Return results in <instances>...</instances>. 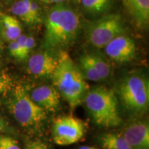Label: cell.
<instances>
[{"label":"cell","instance_id":"484cf974","mask_svg":"<svg viewBox=\"0 0 149 149\" xmlns=\"http://www.w3.org/2000/svg\"><path fill=\"white\" fill-rule=\"evenodd\" d=\"M6 128V124L4 122V120H3L2 117L0 116V132L4 131Z\"/></svg>","mask_w":149,"mask_h":149},{"label":"cell","instance_id":"ffe728a7","mask_svg":"<svg viewBox=\"0 0 149 149\" xmlns=\"http://www.w3.org/2000/svg\"><path fill=\"white\" fill-rule=\"evenodd\" d=\"M0 149H21L17 141L10 136L0 135Z\"/></svg>","mask_w":149,"mask_h":149},{"label":"cell","instance_id":"4316f807","mask_svg":"<svg viewBox=\"0 0 149 149\" xmlns=\"http://www.w3.org/2000/svg\"><path fill=\"white\" fill-rule=\"evenodd\" d=\"M79 149H98V148H95V147H92V146H81L79 147Z\"/></svg>","mask_w":149,"mask_h":149},{"label":"cell","instance_id":"ac0fdd59","mask_svg":"<svg viewBox=\"0 0 149 149\" xmlns=\"http://www.w3.org/2000/svg\"><path fill=\"white\" fill-rule=\"evenodd\" d=\"M11 12L15 15L21 19L22 21L29 25H34V22L28 8L26 3L24 0H19L11 6Z\"/></svg>","mask_w":149,"mask_h":149},{"label":"cell","instance_id":"603a6c76","mask_svg":"<svg viewBox=\"0 0 149 149\" xmlns=\"http://www.w3.org/2000/svg\"><path fill=\"white\" fill-rule=\"evenodd\" d=\"M35 46V41L34 37L32 36H27L26 39L25 45H24V57L25 59L27 58L30 52L33 50Z\"/></svg>","mask_w":149,"mask_h":149},{"label":"cell","instance_id":"9a60e30c","mask_svg":"<svg viewBox=\"0 0 149 149\" xmlns=\"http://www.w3.org/2000/svg\"><path fill=\"white\" fill-rule=\"evenodd\" d=\"M84 10L88 14L99 15L111 8L113 0H79Z\"/></svg>","mask_w":149,"mask_h":149},{"label":"cell","instance_id":"5b68a950","mask_svg":"<svg viewBox=\"0 0 149 149\" xmlns=\"http://www.w3.org/2000/svg\"><path fill=\"white\" fill-rule=\"evenodd\" d=\"M119 94L124 108L134 115H141L148 111L149 84L138 74H130L121 81Z\"/></svg>","mask_w":149,"mask_h":149},{"label":"cell","instance_id":"4fadbf2b","mask_svg":"<svg viewBox=\"0 0 149 149\" xmlns=\"http://www.w3.org/2000/svg\"><path fill=\"white\" fill-rule=\"evenodd\" d=\"M0 24L3 37L8 41L16 40L22 35V25L15 17L0 13Z\"/></svg>","mask_w":149,"mask_h":149},{"label":"cell","instance_id":"6da1fadb","mask_svg":"<svg viewBox=\"0 0 149 149\" xmlns=\"http://www.w3.org/2000/svg\"><path fill=\"white\" fill-rule=\"evenodd\" d=\"M45 29L43 46L46 50L55 51L75 40L79 29V17L69 6L57 3L48 12Z\"/></svg>","mask_w":149,"mask_h":149},{"label":"cell","instance_id":"8992f818","mask_svg":"<svg viewBox=\"0 0 149 149\" xmlns=\"http://www.w3.org/2000/svg\"><path fill=\"white\" fill-rule=\"evenodd\" d=\"M124 26L119 14L112 13L101 17L88 26L87 39L96 48H104L112 40L124 35Z\"/></svg>","mask_w":149,"mask_h":149},{"label":"cell","instance_id":"ba28073f","mask_svg":"<svg viewBox=\"0 0 149 149\" xmlns=\"http://www.w3.org/2000/svg\"><path fill=\"white\" fill-rule=\"evenodd\" d=\"M59 54L44 50L31 56L28 61V71L35 77H51L57 68Z\"/></svg>","mask_w":149,"mask_h":149},{"label":"cell","instance_id":"277c9868","mask_svg":"<svg viewBox=\"0 0 149 149\" xmlns=\"http://www.w3.org/2000/svg\"><path fill=\"white\" fill-rule=\"evenodd\" d=\"M7 105L17 122L24 128H39L46 119V111L33 101L22 85L15 87Z\"/></svg>","mask_w":149,"mask_h":149},{"label":"cell","instance_id":"7402d4cb","mask_svg":"<svg viewBox=\"0 0 149 149\" xmlns=\"http://www.w3.org/2000/svg\"><path fill=\"white\" fill-rule=\"evenodd\" d=\"M9 51L11 56L15 57V58L22 60V53L20 48L19 47V45L16 40L10 42L9 44Z\"/></svg>","mask_w":149,"mask_h":149},{"label":"cell","instance_id":"f1b7e54d","mask_svg":"<svg viewBox=\"0 0 149 149\" xmlns=\"http://www.w3.org/2000/svg\"><path fill=\"white\" fill-rule=\"evenodd\" d=\"M72 1H73L74 2H75V3H79V0H72Z\"/></svg>","mask_w":149,"mask_h":149},{"label":"cell","instance_id":"44dd1931","mask_svg":"<svg viewBox=\"0 0 149 149\" xmlns=\"http://www.w3.org/2000/svg\"><path fill=\"white\" fill-rule=\"evenodd\" d=\"M13 86V79L8 73L0 72V96Z\"/></svg>","mask_w":149,"mask_h":149},{"label":"cell","instance_id":"e0dca14e","mask_svg":"<svg viewBox=\"0 0 149 149\" xmlns=\"http://www.w3.org/2000/svg\"><path fill=\"white\" fill-rule=\"evenodd\" d=\"M91 59L98 75L101 80H104L109 77L111 73V66L107 59L98 53H90Z\"/></svg>","mask_w":149,"mask_h":149},{"label":"cell","instance_id":"7c38bea8","mask_svg":"<svg viewBox=\"0 0 149 149\" xmlns=\"http://www.w3.org/2000/svg\"><path fill=\"white\" fill-rule=\"evenodd\" d=\"M130 17L137 27L146 29L149 24V0H122Z\"/></svg>","mask_w":149,"mask_h":149},{"label":"cell","instance_id":"9c48e42d","mask_svg":"<svg viewBox=\"0 0 149 149\" xmlns=\"http://www.w3.org/2000/svg\"><path fill=\"white\" fill-rule=\"evenodd\" d=\"M120 134L131 149H149V126L146 120L135 119L128 122Z\"/></svg>","mask_w":149,"mask_h":149},{"label":"cell","instance_id":"d4e9b609","mask_svg":"<svg viewBox=\"0 0 149 149\" xmlns=\"http://www.w3.org/2000/svg\"><path fill=\"white\" fill-rule=\"evenodd\" d=\"M41 1L46 3H55V4H57V3H63L66 0H41Z\"/></svg>","mask_w":149,"mask_h":149},{"label":"cell","instance_id":"30bf717a","mask_svg":"<svg viewBox=\"0 0 149 149\" xmlns=\"http://www.w3.org/2000/svg\"><path fill=\"white\" fill-rule=\"evenodd\" d=\"M105 53L112 60L119 64L129 62L135 56L136 46L134 41L124 35H119L104 47Z\"/></svg>","mask_w":149,"mask_h":149},{"label":"cell","instance_id":"8fae6325","mask_svg":"<svg viewBox=\"0 0 149 149\" xmlns=\"http://www.w3.org/2000/svg\"><path fill=\"white\" fill-rule=\"evenodd\" d=\"M30 96L37 106L45 111L55 112L60 106L61 96L53 86L44 85L37 87Z\"/></svg>","mask_w":149,"mask_h":149},{"label":"cell","instance_id":"cb8c5ba5","mask_svg":"<svg viewBox=\"0 0 149 149\" xmlns=\"http://www.w3.org/2000/svg\"><path fill=\"white\" fill-rule=\"evenodd\" d=\"M25 149H49L48 146L41 141H31L28 143Z\"/></svg>","mask_w":149,"mask_h":149},{"label":"cell","instance_id":"f546056e","mask_svg":"<svg viewBox=\"0 0 149 149\" xmlns=\"http://www.w3.org/2000/svg\"><path fill=\"white\" fill-rule=\"evenodd\" d=\"M5 1H10V0H5Z\"/></svg>","mask_w":149,"mask_h":149},{"label":"cell","instance_id":"2e32d148","mask_svg":"<svg viewBox=\"0 0 149 149\" xmlns=\"http://www.w3.org/2000/svg\"><path fill=\"white\" fill-rule=\"evenodd\" d=\"M81 71L82 72L84 77L87 79L93 81H101L100 76L98 75L93 61L91 59L90 53H86L80 57L79 59Z\"/></svg>","mask_w":149,"mask_h":149},{"label":"cell","instance_id":"83f0119b","mask_svg":"<svg viewBox=\"0 0 149 149\" xmlns=\"http://www.w3.org/2000/svg\"><path fill=\"white\" fill-rule=\"evenodd\" d=\"M1 57H2V46H1V42H0V61L1 59Z\"/></svg>","mask_w":149,"mask_h":149},{"label":"cell","instance_id":"5bb4252c","mask_svg":"<svg viewBox=\"0 0 149 149\" xmlns=\"http://www.w3.org/2000/svg\"><path fill=\"white\" fill-rule=\"evenodd\" d=\"M104 149H131L120 133H105L99 137Z\"/></svg>","mask_w":149,"mask_h":149},{"label":"cell","instance_id":"d6986e66","mask_svg":"<svg viewBox=\"0 0 149 149\" xmlns=\"http://www.w3.org/2000/svg\"><path fill=\"white\" fill-rule=\"evenodd\" d=\"M25 3H26L28 8L29 9L31 16L35 24H40L42 22L41 19V15L40 12V7L36 1L34 0H24Z\"/></svg>","mask_w":149,"mask_h":149},{"label":"cell","instance_id":"7a4b0ae2","mask_svg":"<svg viewBox=\"0 0 149 149\" xmlns=\"http://www.w3.org/2000/svg\"><path fill=\"white\" fill-rule=\"evenodd\" d=\"M51 77L53 86L72 109L82 103L89 86L80 68L67 52L59 51L58 64Z\"/></svg>","mask_w":149,"mask_h":149},{"label":"cell","instance_id":"3957f363","mask_svg":"<svg viewBox=\"0 0 149 149\" xmlns=\"http://www.w3.org/2000/svg\"><path fill=\"white\" fill-rule=\"evenodd\" d=\"M83 102L91 118L97 125L113 128L122 123L118 109V100L111 89L97 86L88 90Z\"/></svg>","mask_w":149,"mask_h":149},{"label":"cell","instance_id":"52a82bcc","mask_svg":"<svg viewBox=\"0 0 149 149\" xmlns=\"http://www.w3.org/2000/svg\"><path fill=\"white\" fill-rule=\"evenodd\" d=\"M84 121L71 115L57 117L52 126V136L56 144L69 146L83 138L86 132Z\"/></svg>","mask_w":149,"mask_h":149}]
</instances>
